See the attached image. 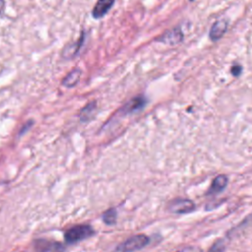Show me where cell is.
<instances>
[{
	"label": "cell",
	"instance_id": "4",
	"mask_svg": "<svg viewBox=\"0 0 252 252\" xmlns=\"http://www.w3.org/2000/svg\"><path fill=\"white\" fill-rule=\"evenodd\" d=\"M183 39V32L179 28H175L171 31L164 32L161 36H159L157 40L168 45H175L181 42Z\"/></svg>",
	"mask_w": 252,
	"mask_h": 252
},
{
	"label": "cell",
	"instance_id": "8",
	"mask_svg": "<svg viewBox=\"0 0 252 252\" xmlns=\"http://www.w3.org/2000/svg\"><path fill=\"white\" fill-rule=\"evenodd\" d=\"M227 26H228V24L225 20H220V21H217L216 23H214L209 32L210 39L213 41H217L220 37H222V35L225 33V32L227 30Z\"/></svg>",
	"mask_w": 252,
	"mask_h": 252
},
{
	"label": "cell",
	"instance_id": "10",
	"mask_svg": "<svg viewBox=\"0 0 252 252\" xmlns=\"http://www.w3.org/2000/svg\"><path fill=\"white\" fill-rule=\"evenodd\" d=\"M81 73H82V72H81L80 69H78V68L73 69V70L70 71V72L66 75V77L63 79L62 85H63L64 87H66V88H73V87H75V86L78 84L79 80H80Z\"/></svg>",
	"mask_w": 252,
	"mask_h": 252
},
{
	"label": "cell",
	"instance_id": "12",
	"mask_svg": "<svg viewBox=\"0 0 252 252\" xmlns=\"http://www.w3.org/2000/svg\"><path fill=\"white\" fill-rule=\"evenodd\" d=\"M41 244L40 250L43 252H63L64 247L62 244L58 242H45V241H38Z\"/></svg>",
	"mask_w": 252,
	"mask_h": 252
},
{
	"label": "cell",
	"instance_id": "6",
	"mask_svg": "<svg viewBox=\"0 0 252 252\" xmlns=\"http://www.w3.org/2000/svg\"><path fill=\"white\" fill-rule=\"evenodd\" d=\"M147 103V99L143 95H138L130 99L122 108V111L124 114L129 113H135L140 110H142Z\"/></svg>",
	"mask_w": 252,
	"mask_h": 252
},
{
	"label": "cell",
	"instance_id": "5",
	"mask_svg": "<svg viewBox=\"0 0 252 252\" xmlns=\"http://www.w3.org/2000/svg\"><path fill=\"white\" fill-rule=\"evenodd\" d=\"M85 41V32L81 33V36L78 38V40L71 42L65 46L62 52V56L66 59H72L77 56L80 49L83 46V43Z\"/></svg>",
	"mask_w": 252,
	"mask_h": 252
},
{
	"label": "cell",
	"instance_id": "15",
	"mask_svg": "<svg viewBox=\"0 0 252 252\" xmlns=\"http://www.w3.org/2000/svg\"><path fill=\"white\" fill-rule=\"evenodd\" d=\"M176 252H203L201 248L196 247V246H190V247H185L183 249H180Z\"/></svg>",
	"mask_w": 252,
	"mask_h": 252
},
{
	"label": "cell",
	"instance_id": "16",
	"mask_svg": "<svg viewBox=\"0 0 252 252\" xmlns=\"http://www.w3.org/2000/svg\"><path fill=\"white\" fill-rule=\"evenodd\" d=\"M241 71H242V67L240 66V65H233L232 67H231V74L233 75V76H239L240 74H241Z\"/></svg>",
	"mask_w": 252,
	"mask_h": 252
},
{
	"label": "cell",
	"instance_id": "3",
	"mask_svg": "<svg viewBox=\"0 0 252 252\" xmlns=\"http://www.w3.org/2000/svg\"><path fill=\"white\" fill-rule=\"evenodd\" d=\"M168 209L173 214H188L194 211L195 204L189 199H175L170 202Z\"/></svg>",
	"mask_w": 252,
	"mask_h": 252
},
{
	"label": "cell",
	"instance_id": "9",
	"mask_svg": "<svg viewBox=\"0 0 252 252\" xmlns=\"http://www.w3.org/2000/svg\"><path fill=\"white\" fill-rule=\"evenodd\" d=\"M227 182H228V178L226 175L224 174H220V175H218L212 182V185L208 191V194L209 195H212V194H218V193H220L227 185Z\"/></svg>",
	"mask_w": 252,
	"mask_h": 252
},
{
	"label": "cell",
	"instance_id": "1",
	"mask_svg": "<svg viewBox=\"0 0 252 252\" xmlns=\"http://www.w3.org/2000/svg\"><path fill=\"white\" fill-rule=\"evenodd\" d=\"M94 233V229L90 224H78L66 230L64 238L68 244H74L84 239L90 238Z\"/></svg>",
	"mask_w": 252,
	"mask_h": 252
},
{
	"label": "cell",
	"instance_id": "14",
	"mask_svg": "<svg viewBox=\"0 0 252 252\" xmlns=\"http://www.w3.org/2000/svg\"><path fill=\"white\" fill-rule=\"evenodd\" d=\"M225 250V244L222 239H218L214 242V244L211 246L208 252H224Z\"/></svg>",
	"mask_w": 252,
	"mask_h": 252
},
{
	"label": "cell",
	"instance_id": "11",
	"mask_svg": "<svg viewBox=\"0 0 252 252\" xmlns=\"http://www.w3.org/2000/svg\"><path fill=\"white\" fill-rule=\"evenodd\" d=\"M96 107V102L95 101H91L90 103H88L84 108L81 109L80 111V120L82 122H88L89 120H91L93 118L94 112L95 110Z\"/></svg>",
	"mask_w": 252,
	"mask_h": 252
},
{
	"label": "cell",
	"instance_id": "2",
	"mask_svg": "<svg viewBox=\"0 0 252 252\" xmlns=\"http://www.w3.org/2000/svg\"><path fill=\"white\" fill-rule=\"evenodd\" d=\"M150 242V238L145 234H136L116 247L115 252H135L146 247Z\"/></svg>",
	"mask_w": 252,
	"mask_h": 252
},
{
	"label": "cell",
	"instance_id": "7",
	"mask_svg": "<svg viewBox=\"0 0 252 252\" xmlns=\"http://www.w3.org/2000/svg\"><path fill=\"white\" fill-rule=\"evenodd\" d=\"M115 0H97L95 5L93 8L92 16L94 19H100L104 17L108 11L112 8L114 5Z\"/></svg>",
	"mask_w": 252,
	"mask_h": 252
},
{
	"label": "cell",
	"instance_id": "13",
	"mask_svg": "<svg viewBox=\"0 0 252 252\" xmlns=\"http://www.w3.org/2000/svg\"><path fill=\"white\" fill-rule=\"evenodd\" d=\"M102 220L105 224L107 225H113L116 223V220H117V211L116 209L114 208H110L108 210H106L102 216Z\"/></svg>",
	"mask_w": 252,
	"mask_h": 252
},
{
	"label": "cell",
	"instance_id": "17",
	"mask_svg": "<svg viewBox=\"0 0 252 252\" xmlns=\"http://www.w3.org/2000/svg\"><path fill=\"white\" fill-rule=\"evenodd\" d=\"M3 7H4V0H0V13L3 10Z\"/></svg>",
	"mask_w": 252,
	"mask_h": 252
}]
</instances>
